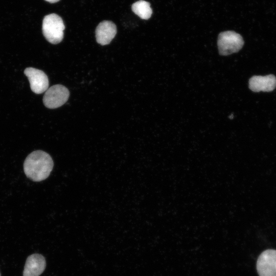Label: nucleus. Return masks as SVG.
<instances>
[{"label":"nucleus","instance_id":"obj_1","mask_svg":"<svg viewBox=\"0 0 276 276\" xmlns=\"http://www.w3.org/2000/svg\"><path fill=\"white\" fill-rule=\"evenodd\" d=\"M51 156L42 150L31 152L24 163L26 175L34 181H40L49 177L53 168Z\"/></svg>","mask_w":276,"mask_h":276},{"label":"nucleus","instance_id":"obj_2","mask_svg":"<svg viewBox=\"0 0 276 276\" xmlns=\"http://www.w3.org/2000/svg\"><path fill=\"white\" fill-rule=\"evenodd\" d=\"M65 26L62 18L52 13L44 16L42 25V33L45 39L52 44L60 42L63 38Z\"/></svg>","mask_w":276,"mask_h":276},{"label":"nucleus","instance_id":"obj_3","mask_svg":"<svg viewBox=\"0 0 276 276\" xmlns=\"http://www.w3.org/2000/svg\"><path fill=\"white\" fill-rule=\"evenodd\" d=\"M242 36L234 31H227L219 34L218 47L220 54L228 55L238 52L243 47Z\"/></svg>","mask_w":276,"mask_h":276},{"label":"nucleus","instance_id":"obj_4","mask_svg":"<svg viewBox=\"0 0 276 276\" xmlns=\"http://www.w3.org/2000/svg\"><path fill=\"white\" fill-rule=\"evenodd\" d=\"M70 93L66 87L60 84L54 85L45 91L43 102L45 107L50 109L63 105L68 100Z\"/></svg>","mask_w":276,"mask_h":276},{"label":"nucleus","instance_id":"obj_5","mask_svg":"<svg viewBox=\"0 0 276 276\" xmlns=\"http://www.w3.org/2000/svg\"><path fill=\"white\" fill-rule=\"evenodd\" d=\"M257 269L259 276H276V250L262 252L257 260Z\"/></svg>","mask_w":276,"mask_h":276},{"label":"nucleus","instance_id":"obj_6","mask_svg":"<svg viewBox=\"0 0 276 276\" xmlns=\"http://www.w3.org/2000/svg\"><path fill=\"white\" fill-rule=\"evenodd\" d=\"M24 74L28 77L31 89L34 93H43L49 88V79L43 71L33 67H27L25 70Z\"/></svg>","mask_w":276,"mask_h":276},{"label":"nucleus","instance_id":"obj_7","mask_svg":"<svg viewBox=\"0 0 276 276\" xmlns=\"http://www.w3.org/2000/svg\"><path fill=\"white\" fill-rule=\"evenodd\" d=\"M96 38L97 42L104 45L109 44L117 34V27L111 21L104 20L97 27Z\"/></svg>","mask_w":276,"mask_h":276},{"label":"nucleus","instance_id":"obj_8","mask_svg":"<svg viewBox=\"0 0 276 276\" xmlns=\"http://www.w3.org/2000/svg\"><path fill=\"white\" fill-rule=\"evenodd\" d=\"M249 87L255 92L272 91L276 87V77L272 74L254 76L249 80Z\"/></svg>","mask_w":276,"mask_h":276},{"label":"nucleus","instance_id":"obj_9","mask_svg":"<svg viewBox=\"0 0 276 276\" xmlns=\"http://www.w3.org/2000/svg\"><path fill=\"white\" fill-rule=\"evenodd\" d=\"M45 266V260L42 255H31L26 261L23 276H39L44 271Z\"/></svg>","mask_w":276,"mask_h":276},{"label":"nucleus","instance_id":"obj_10","mask_svg":"<svg viewBox=\"0 0 276 276\" xmlns=\"http://www.w3.org/2000/svg\"><path fill=\"white\" fill-rule=\"evenodd\" d=\"M131 9L135 14L143 19H148L152 13L150 3L143 0H140L133 3Z\"/></svg>","mask_w":276,"mask_h":276},{"label":"nucleus","instance_id":"obj_11","mask_svg":"<svg viewBox=\"0 0 276 276\" xmlns=\"http://www.w3.org/2000/svg\"><path fill=\"white\" fill-rule=\"evenodd\" d=\"M45 1L50 3H55L59 1L60 0H45Z\"/></svg>","mask_w":276,"mask_h":276},{"label":"nucleus","instance_id":"obj_12","mask_svg":"<svg viewBox=\"0 0 276 276\" xmlns=\"http://www.w3.org/2000/svg\"><path fill=\"white\" fill-rule=\"evenodd\" d=\"M0 276H1V274H0Z\"/></svg>","mask_w":276,"mask_h":276}]
</instances>
